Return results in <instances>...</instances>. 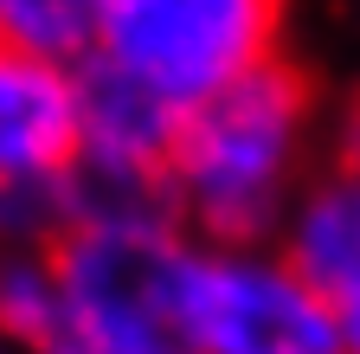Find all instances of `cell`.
<instances>
[{
  "label": "cell",
  "mask_w": 360,
  "mask_h": 354,
  "mask_svg": "<svg viewBox=\"0 0 360 354\" xmlns=\"http://www.w3.org/2000/svg\"><path fill=\"white\" fill-rule=\"evenodd\" d=\"M277 258L335 309L360 303V174H315L277 232Z\"/></svg>",
  "instance_id": "6"
},
{
  "label": "cell",
  "mask_w": 360,
  "mask_h": 354,
  "mask_svg": "<svg viewBox=\"0 0 360 354\" xmlns=\"http://www.w3.org/2000/svg\"><path fill=\"white\" fill-rule=\"evenodd\" d=\"M65 329L97 354H200L193 271L200 245L180 226H65L52 239Z\"/></svg>",
  "instance_id": "2"
},
{
  "label": "cell",
  "mask_w": 360,
  "mask_h": 354,
  "mask_svg": "<svg viewBox=\"0 0 360 354\" xmlns=\"http://www.w3.org/2000/svg\"><path fill=\"white\" fill-rule=\"evenodd\" d=\"M58 322H65V296H58L52 245L0 251V341L13 354H26L45 335H58Z\"/></svg>",
  "instance_id": "9"
},
{
  "label": "cell",
  "mask_w": 360,
  "mask_h": 354,
  "mask_svg": "<svg viewBox=\"0 0 360 354\" xmlns=\"http://www.w3.org/2000/svg\"><path fill=\"white\" fill-rule=\"evenodd\" d=\"M328 167L360 174V84L347 91V110H341V129H335V161H328Z\"/></svg>",
  "instance_id": "10"
},
{
  "label": "cell",
  "mask_w": 360,
  "mask_h": 354,
  "mask_svg": "<svg viewBox=\"0 0 360 354\" xmlns=\"http://www.w3.org/2000/svg\"><path fill=\"white\" fill-rule=\"evenodd\" d=\"M77 129H84V161L122 167V174H161L167 181L180 116L97 58L77 71Z\"/></svg>",
  "instance_id": "7"
},
{
  "label": "cell",
  "mask_w": 360,
  "mask_h": 354,
  "mask_svg": "<svg viewBox=\"0 0 360 354\" xmlns=\"http://www.w3.org/2000/svg\"><path fill=\"white\" fill-rule=\"evenodd\" d=\"M0 354H13V348H7V341H0Z\"/></svg>",
  "instance_id": "13"
},
{
  "label": "cell",
  "mask_w": 360,
  "mask_h": 354,
  "mask_svg": "<svg viewBox=\"0 0 360 354\" xmlns=\"http://www.w3.org/2000/svg\"><path fill=\"white\" fill-rule=\"evenodd\" d=\"M200 354H347L341 309L270 251H200L193 271Z\"/></svg>",
  "instance_id": "5"
},
{
  "label": "cell",
  "mask_w": 360,
  "mask_h": 354,
  "mask_svg": "<svg viewBox=\"0 0 360 354\" xmlns=\"http://www.w3.org/2000/svg\"><path fill=\"white\" fill-rule=\"evenodd\" d=\"M0 46L58 71H84L97 58V0H0Z\"/></svg>",
  "instance_id": "8"
},
{
  "label": "cell",
  "mask_w": 360,
  "mask_h": 354,
  "mask_svg": "<svg viewBox=\"0 0 360 354\" xmlns=\"http://www.w3.org/2000/svg\"><path fill=\"white\" fill-rule=\"evenodd\" d=\"M283 26L277 0H97V65L187 116L290 52Z\"/></svg>",
  "instance_id": "3"
},
{
  "label": "cell",
  "mask_w": 360,
  "mask_h": 354,
  "mask_svg": "<svg viewBox=\"0 0 360 354\" xmlns=\"http://www.w3.org/2000/svg\"><path fill=\"white\" fill-rule=\"evenodd\" d=\"M77 161V71L0 46V251H32L65 232Z\"/></svg>",
  "instance_id": "4"
},
{
  "label": "cell",
  "mask_w": 360,
  "mask_h": 354,
  "mask_svg": "<svg viewBox=\"0 0 360 354\" xmlns=\"http://www.w3.org/2000/svg\"><path fill=\"white\" fill-rule=\"evenodd\" d=\"M341 335H347V354H360V303L341 309Z\"/></svg>",
  "instance_id": "12"
},
{
  "label": "cell",
  "mask_w": 360,
  "mask_h": 354,
  "mask_svg": "<svg viewBox=\"0 0 360 354\" xmlns=\"http://www.w3.org/2000/svg\"><path fill=\"white\" fill-rule=\"evenodd\" d=\"M322 110V77L277 52L251 77L180 116L167 155L174 219L200 251H270L302 194V155Z\"/></svg>",
  "instance_id": "1"
},
{
  "label": "cell",
  "mask_w": 360,
  "mask_h": 354,
  "mask_svg": "<svg viewBox=\"0 0 360 354\" xmlns=\"http://www.w3.org/2000/svg\"><path fill=\"white\" fill-rule=\"evenodd\" d=\"M26 354H97V348H90V341H77L65 322H58V335H45L39 348H26Z\"/></svg>",
  "instance_id": "11"
}]
</instances>
